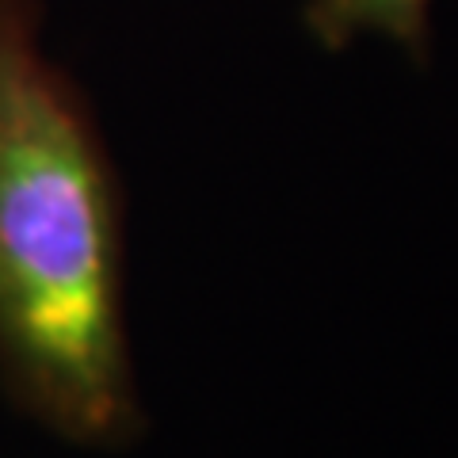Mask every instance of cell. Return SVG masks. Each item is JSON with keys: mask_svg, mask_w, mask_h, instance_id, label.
Listing matches in <instances>:
<instances>
[{"mask_svg": "<svg viewBox=\"0 0 458 458\" xmlns=\"http://www.w3.org/2000/svg\"><path fill=\"white\" fill-rule=\"evenodd\" d=\"M38 35L42 0H0V390L69 447L123 451L146 432L123 183Z\"/></svg>", "mask_w": 458, "mask_h": 458, "instance_id": "1", "label": "cell"}, {"mask_svg": "<svg viewBox=\"0 0 458 458\" xmlns=\"http://www.w3.org/2000/svg\"><path fill=\"white\" fill-rule=\"evenodd\" d=\"M432 0H310L306 23L325 50H344L367 31L401 42L409 54H428Z\"/></svg>", "mask_w": 458, "mask_h": 458, "instance_id": "2", "label": "cell"}]
</instances>
